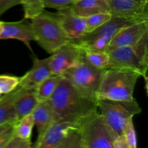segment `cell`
<instances>
[{
	"label": "cell",
	"mask_w": 148,
	"mask_h": 148,
	"mask_svg": "<svg viewBox=\"0 0 148 148\" xmlns=\"http://www.w3.org/2000/svg\"><path fill=\"white\" fill-rule=\"evenodd\" d=\"M49 102L53 109L54 121L68 120L79 122L88 114L98 110L96 101L85 96L62 76Z\"/></svg>",
	"instance_id": "1"
},
{
	"label": "cell",
	"mask_w": 148,
	"mask_h": 148,
	"mask_svg": "<svg viewBox=\"0 0 148 148\" xmlns=\"http://www.w3.org/2000/svg\"><path fill=\"white\" fill-rule=\"evenodd\" d=\"M140 75L132 69L121 67L105 69L97 94V99L132 101Z\"/></svg>",
	"instance_id": "2"
},
{
	"label": "cell",
	"mask_w": 148,
	"mask_h": 148,
	"mask_svg": "<svg viewBox=\"0 0 148 148\" xmlns=\"http://www.w3.org/2000/svg\"><path fill=\"white\" fill-rule=\"evenodd\" d=\"M30 22L36 36V41L49 54L71 41L53 13L44 10L30 19Z\"/></svg>",
	"instance_id": "3"
},
{
	"label": "cell",
	"mask_w": 148,
	"mask_h": 148,
	"mask_svg": "<svg viewBox=\"0 0 148 148\" xmlns=\"http://www.w3.org/2000/svg\"><path fill=\"white\" fill-rule=\"evenodd\" d=\"M79 131L82 148H112L117 136L98 110L81 120Z\"/></svg>",
	"instance_id": "4"
},
{
	"label": "cell",
	"mask_w": 148,
	"mask_h": 148,
	"mask_svg": "<svg viewBox=\"0 0 148 148\" xmlns=\"http://www.w3.org/2000/svg\"><path fill=\"white\" fill-rule=\"evenodd\" d=\"M110 56L108 67H121L147 76L148 68V32L133 46L118 48L108 52Z\"/></svg>",
	"instance_id": "5"
},
{
	"label": "cell",
	"mask_w": 148,
	"mask_h": 148,
	"mask_svg": "<svg viewBox=\"0 0 148 148\" xmlns=\"http://www.w3.org/2000/svg\"><path fill=\"white\" fill-rule=\"evenodd\" d=\"M96 104L100 114L116 135L122 134L124 126L130 119L142 111L135 98L132 101L98 99Z\"/></svg>",
	"instance_id": "6"
},
{
	"label": "cell",
	"mask_w": 148,
	"mask_h": 148,
	"mask_svg": "<svg viewBox=\"0 0 148 148\" xmlns=\"http://www.w3.org/2000/svg\"><path fill=\"white\" fill-rule=\"evenodd\" d=\"M79 122L68 120L54 121L42 140L32 147L36 148H82L79 131Z\"/></svg>",
	"instance_id": "7"
},
{
	"label": "cell",
	"mask_w": 148,
	"mask_h": 148,
	"mask_svg": "<svg viewBox=\"0 0 148 148\" xmlns=\"http://www.w3.org/2000/svg\"><path fill=\"white\" fill-rule=\"evenodd\" d=\"M105 69L95 67L85 60L82 61L66 70L62 75L79 92L90 99L97 102V94Z\"/></svg>",
	"instance_id": "8"
},
{
	"label": "cell",
	"mask_w": 148,
	"mask_h": 148,
	"mask_svg": "<svg viewBox=\"0 0 148 148\" xmlns=\"http://www.w3.org/2000/svg\"><path fill=\"white\" fill-rule=\"evenodd\" d=\"M139 22L132 19L112 16L103 25L88 33L82 38L77 44L85 49H90L106 51L107 48L114 36L123 27Z\"/></svg>",
	"instance_id": "9"
},
{
	"label": "cell",
	"mask_w": 148,
	"mask_h": 148,
	"mask_svg": "<svg viewBox=\"0 0 148 148\" xmlns=\"http://www.w3.org/2000/svg\"><path fill=\"white\" fill-rule=\"evenodd\" d=\"M83 58V48L72 41L65 43L51 54V75H62L66 70L79 64Z\"/></svg>",
	"instance_id": "10"
},
{
	"label": "cell",
	"mask_w": 148,
	"mask_h": 148,
	"mask_svg": "<svg viewBox=\"0 0 148 148\" xmlns=\"http://www.w3.org/2000/svg\"><path fill=\"white\" fill-rule=\"evenodd\" d=\"M113 16L143 21L148 20V0H107Z\"/></svg>",
	"instance_id": "11"
},
{
	"label": "cell",
	"mask_w": 148,
	"mask_h": 148,
	"mask_svg": "<svg viewBox=\"0 0 148 148\" xmlns=\"http://www.w3.org/2000/svg\"><path fill=\"white\" fill-rule=\"evenodd\" d=\"M53 14L61 23L71 41L77 43L87 34L85 18L77 15L71 7L61 9Z\"/></svg>",
	"instance_id": "12"
},
{
	"label": "cell",
	"mask_w": 148,
	"mask_h": 148,
	"mask_svg": "<svg viewBox=\"0 0 148 148\" xmlns=\"http://www.w3.org/2000/svg\"><path fill=\"white\" fill-rule=\"evenodd\" d=\"M148 32V20L136 22L121 28L110 42L106 51L118 48L133 46Z\"/></svg>",
	"instance_id": "13"
},
{
	"label": "cell",
	"mask_w": 148,
	"mask_h": 148,
	"mask_svg": "<svg viewBox=\"0 0 148 148\" xmlns=\"http://www.w3.org/2000/svg\"><path fill=\"white\" fill-rule=\"evenodd\" d=\"M15 39L23 42L26 46L32 51L30 42L36 41V36L29 19L17 22H3L2 30L0 33V40Z\"/></svg>",
	"instance_id": "14"
},
{
	"label": "cell",
	"mask_w": 148,
	"mask_h": 148,
	"mask_svg": "<svg viewBox=\"0 0 148 148\" xmlns=\"http://www.w3.org/2000/svg\"><path fill=\"white\" fill-rule=\"evenodd\" d=\"M50 75H51L50 56L43 59L33 57V66L20 77L19 86L26 89H36Z\"/></svg>",
	"instance_id": "15"
},
{
	"label": "cell",
	"mask_w": 148,
	"mask_h": 148,
	"mask_svg": "<svg viewBox=\"0 0 148 148\" xmlns=\"http://www.w3.org/2000/svg\"><path fill=\"white\" fill-rule=\"evenodd\" d=\"M32 114L38 131L37 140L34 144L36 145L42 140L46 132L54 122V116L49 101L38 103Z\"/></svg>",
	"instance_id": "16"
},
{
	"label": "cell",
	"mask_w": 148,
	"mask_h": 148,
	"mask_svg": "<svg viewBox=\"0 0 148 148\" xmlns=\"http://www.w3.org/2000/svg\"><path fill=\"white\" fill-rule=\"evenodd\" d=\"M36 89H26L18 86L15 89L14 105L17 114V121L25 116L32 114L37 106Z\"/></svg>",
	"instance_id": "17"
},
{
	"label": "cell",
	"mask_w": 148,
	"mask_h": 148,
	"mask_svg": "<svg viewBox=\"0 0 148 148\" xmlns=\"http://www.w3.org/2000/svg\"><path fill=\"white\" fill-rule=\"evenodd\" d=\"M70 7L77 15L85 18L96 13L110 12L107 1L100 0H75Z\"/></svg>",
	"instance_id": "18"
},
{
	"label": "cell",
	"mask_w": 148,
	"mask_h": 148,
	"mask_svg": "<svg viewBox=\"0 0 148 148\" xmlns=\"http://www.w3.org/2000/svg\"><path fill=\"white\" fill-rule=\"evenodd\" d=\"M15 90L0 98V125L15 124L17 121L14 105Z\"/></svg>",
	"instance_id": "19"
},
{
	"label": "cell",
	"mask_w": 148,
	"mask_h": 148,
	"mask_svg": "<svg viewBox=\"0 0 148 148\" xmlns=\"http://www.w3.org/2000/svg\"><path fill=\"white\" fill-rule=\"evenodd\" d=\"M62 75H51L37 87L36 94L38 102L49 101Z\"/></svg>",
	"instance_id": "20"
},
{
	"label": "cell",
	"mask_w": 148,
	"mask_h": 148,
	"mask_svg": "<svg viewBox=\"0 0 148 148\" xmlns=\"http://www.w3.org/2000/svg\"><path fill=\"white\" fill-rule=\"evenodd\" d=\"M83 51L85 60L95 67L104 69L109 66L110 56L107 51L85 48Z\"/></svg>",
	"instance_id": "21"
},
{
	"label": "cell",
	"mask_w": 148,
	"mask_h": 148,
	"mask_svg": "<svg viewBox=\"0 0 148 148\" xmlns=\"http://www.w3.org/2000/svg\"><path fill=\"white\" fill-rule=\"evenodd\" d=\"M34 119L32 114L25 116L14 124V134L24 139H31L34 127Z\"/></svg>",
	"instance_id": "22"
},
{
	"label": "cell",
	"mask_w": 148,
	"mask_h": 148,
	"mask_svg": "<svg viewBox=\"0 0 148 148\" xmlns=\"http://www.w3.org/2000/svg\"><path fill=\"white\" fill-rule=\"evenodd\" d=\"M24 18L32 19L45 10L43 0H21Z\"/></svg>",
	"instance_id": "23"
},
{
	"label": "cell",
	"mask_w": 148,
	"mask_h": 148,
	"mask_svg": "<svg viewBox=\"0 0 148 148\" xmlns=\"http://www.w3.org/2000/svg\"><path fill=\"white\" fill-rule=\"evenodd\" d=\"M110 12H100L85 17L87 34L103 25L112 17Z\"/></svg>",
	"instance_id": "24"
},
{
	"label": "cell",
	"mask_w": 148,
	"mask_h": 148,
	"mask_svg": "<svg viewBox=\"0 0 148 148\" xmlns=\"http://www.w3.org/2000/svg\"><path fill=\"white\" fill-rule=\"evenodd\" d=\"M20 77L7 75H0V90L2 94L12 92L19 86Z\"/></svg>",
	"instance_id": "25"
},
{
	"label": "cell",
	"mask_w": 148,
	"mask_h": 148,
	"mask_svg": "<svg viewBox=\"0 0 148 148\" xmlns=\"http://www.w3.org/2000/svg\"><path fill=\"white\" fill-rule=\"evenodd\" d=\"M122 134L125 137L128 148H137V140L135 129L133 123V118L130 119L126 123L123 130Z\"/></svg>",
	"instance_id": "26"
},
{
	"label": "cell",
	"mask_w": 148,
	"mask_h": 148,
	"mask_svg": "<svg viewBox=\"0 0 148 148\" xmlns=\"http://www.w3.org/2000/svg\"><path fill=\"white\" fill-rule=\"evenodd\" d=\"M31 139H24L14 134L6 148H30L32 147Z\"/></svg>",
	"instance_id": "27"
},
{
	"label": "cell",
	"mask_w": 148,
	"mask_h": 148,
	"mask_svg": "<svg viewBox=\"0 0 148 148\" xmlns=\"http://www.w3.org/2000/svg\"><path fill=\"white\" fill-rule=\"evenodd\" d=\"M75 0H43L45 8H52L59 10L66 7H70Z\"/></svg>",
	"instance_id": "28"
},
{
	"label": "cell",
	"mask_w": 148,
	"mask_h": 148,
	"mask_svg": "<svg viewBox=\"0 0 148 148\" xmlns=\"http://www.w3.org/2000/svg\"><path fill=\"white\" fill-rule=\"evenodd\" d=\"M14 135V124H10L0 132V148H6Z\"/></svg>",
	"instance_id": "29"
},
{
	"label": "cell",
	"mask_w": 148,
	"mask_h": 148,
	"mask_svg": "<svg viewBox=\"0 0 148 148\" xmlns=\"http://www.w3.org/2000/svg\"><path fill=\"white\" fill-rule=\"evenodd\" d=\"M21 4V0H0V16L14 6Z\"/></svg>",
	"instance_id": "30"
},
{
	"label": "cell",
	"mask_w": 148,
	"mask_h": 148,
	"mask_svg": "<svg viewBox=\"0 0 148 148\" xmlns=\"http://www.w3.org/2000/svg\"><path fill=\"white\" fill-rule=\"evenodd\" d=\"M112 148H128L125 137L122 134L116 136L113 143Z\"/></svg>",
	"instance_id": "31"
},
{
	"label": "cell",
	"mask_w": 148,
	"mask_h": 148,
	"mask_svg": "<svg viewBox=\"0 0 148 148\" xmlns=\"http://www.w3.org/2000/svg\"><path fill=\"white\" fill-rule=\"evenodd\" d=\"M143 78H144V79H145V91H146V92L147 93V90H148L147 89V80H148L147 75L145 77H143Z\"/></svg>",
	"instance_id": "32"
},
{
	"label": "cell",
	"mask_w": 148,
	"mask_h": 148,
	"mask_svg": "<svg viewBox=\"0 0 148 148\" xmlns=\"http://www.w3.org/2000/svg\"><path fill=\"white\" fill-rule=\"evenodd\" d=\"M9 125H10V124H3V125H0V132L1 131H3L5 128H7Z\"/></svg>",
	"instance_id": "33"
},
{
	"label": "cell",
	"mask_w": 148,
	"mask_h": 148,
	"mask_svg": "<svg viewBox=\"0 0 148 148\" xmlns=\"http://www.w3.org/2000/svg\"><path fill=\"white\" fill-rule=\"evenodd\" d=\"M2 27H3V21L0 20V33H1V30H2Z\"/></svg>",
	"instance_id": "34"
},
{
	"label": "cell",
	"mask_w": 148,
	"mask_h": 148,
	"mask_svg": "<svg viewBox=\"0 0 148 148\" xmlns=\"http://www.w3.org/2000/svg\"><path fill=\"white\" fill-rule=\"evenodd\" d=\"M1 95H2V92H1V91L0 90V98L1 97Z\"/></svg>",
	"instance_id": "35"
},
{
	"label": "cell",
	"mask_w": 148,
	"mask_h": 148,
	"mask_svg": "<svg viewBox=\"0 0 148 148\" xmlns=\"http://www.w3.org/2000/svg\"><path fill=\"white\" fill-rule=\"evenodd\" d=\"M100 1H107V0H100Z\"/></svg>",
	"instance_id": "36"
}]
</instances>
